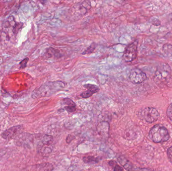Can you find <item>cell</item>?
I'll list each match as a JSON object with an SVG mask.
<instances>
[{"instance_id": "6", "label": "cell", "mask_w": 172, "mask_h": 171, "mask_svg": "<svg viewBox=\"0 0 172 171\" xmlns=\"http://www.w3.org/2000/svg\"><path fill=\"white\" fill-rule=\"evenodd\" d=\"M171 68L168 64L162 63L157 66L156 70V77L161 81L168 79L171 75Z\"/></svg>"}, {"instance_id": "22", "label": "cell", "mask_w": 172, "mask_h": 171, "mask_svg": "<svg viewBox=\"0 0 172 171\" xmlns=\"http://www.w3.org/2000/svg\"><path fill=\"white\" fill-rule=\"evenodd\" d=\"M168 156L170 161L172 162V147L168 149Z\"/></svg>"}, {"instance_id": "8", "label": "cell", "mask_w": 172, "mask_h": 171, "mask_svg": "<svg viewBox=\"0 0 172 171\" xmlns=\"http://www.w3.org/2000/svg\"><path fill=\"white\" fill-rule=\"evenodd\" d=\"M23 129L21 125H16L11 127L9 129L6 130L2 134V136L5 140H10L14 139L20 135Z\"/></svg>"}, {"instance_id": "23", "label": "cell", "mask_w": 172, "mask_h": 171, "mask_svg": "<svg viewBox=\"0 0 172 171\" xmlns=\"http://www.w3.org/2000/svg\"><path fill=\"white\" fill-rule=\"evenodd\" d=\"M66 111L70 112H73L75 110V107H67L65 108Z\"/></svg>"}, {"instance_id": "13", "label": "cell", "mask_w": 172, "mask_h": 171, "mask_svg": "<svg viewBox=\"0 0 172 171\" xmlns=\"http://www.w3.org/2000/svg\"><path fill=\"white\" fill-rule=\"evenodd\" d=\"M83 161L86 164H95L99 162V160L94 156H87L83 158Z\"/></svg>"}, {"instance_id": "20", "label": "cell", "mask_w": 172, "mask_h": 171, "mask_svg": "<svg viewBox=\"0 0 172 171\" xmlns=\"http://www.w3.org/2000/svg\"><path fill=\"white\" fill-rule=\"evenodd\" d=\"M151 23L154 25H157V26H159L161 24V22L156 18H151Z\"/></svg>"}, {"instance_id": "19", "label": "cell", "mask_w": 172, "mask_h": 171, "mask_svg": "<svg viewBox=\"0 0 172 171\" xmlns=\"http://www.w3.org/2000/svg\"><path fill=\"white\" fill-rule=\"evenodd\" d=\"M29 59L28 58H25L24 59H23L22 61L20 63V68L21 69L24 68L27 66V64L28 62Z\"/></svg>"}, {"instance_id": "7", "label": "cell", "mask_w": 172, "mask_h": 171, "mask_svg": "<svg viewBox=\"0 0 172 171\" xmlns=\"http://www.w3.org/2000/svg\"><path fill=\"white\" fill-rule=\"evenodd\" d=\"M130 80L133 83H141L147 79L146 74L138 68H134L131 70L129 74Z\"/></svg>"}, {"instance_id": "11", "label": "cell", "mask_w": 172, "mask_h": 171, "mask_svg": "<svg viewBox=\"0 0 172 171\" xmlns=\"http://www.w3.org/2000/svg\"><path fill=\"white\" fill-rule=\"evenodd\" d=\"M118 161L120 164L123 165V167L127 170H131L132 164L129 161L127 160L125 157L123 156H120L118 158Z\"/></svg>"}, {"instance_id": "12", "label": "cell", "mask_w": 172, "mask_h": 171, "mask_svg": "<svg viewBox=\"0 0 172 171\" xmlns=\"http://www.w3.org/2000/svg\"><path fill=\"white\" fill-rule=\"evenodd\" d=\"M85 88H87V90L90 91L93 94L97 93V92H98L99 90V88L98 86L97 85H94V84H86L85 85H84Z\"/></svg>"}, {"instance_id": "26", "label": "cell", "mask_w": 172, "mask_h": 171, "mask_svg": "<svg viewBox=\"0 0 172 171\" xmlns=\"http://www.w3.org/2000/svg\"><path fill=\"white\" fill-rule=\"evenodd\" d=\"M109 164L110 166L114 167L116 164V162L114 161H111L109 162Z\"/></svg>"}, {"instance_id": "21", "label": "cell", "mask_w": 172, "mask_h": 171, "mask_svg": "<svg viewBox=\"0 0 172 171\" xmlns=\"http://www.w3.org/2000/svg\"><path fill=\"white\" fill-rule=\"evenodd\" d=\"M167 115L169 119L172 120V104H171L168 108L167 111Z\"/></svg>"}, {"instance_id": "17", "label": "cell", "mask_w": 172, "mask_h": 171, "mask_svg": "<svg viewBox=\"0 0 172 171\" xmlns=\"http://www.w3.org/2000/svg\"><path fill=\"white\" fill-rule=\"evenodd\" d=\"M93 94V93H92V92L87 90L86 92H82L80 96H81V97H83V98H84V99H88V98H89V97L92 96Z\"/></svg>"}, {"instance_id": "18", "label": "cell", "mask_w": 172, "mask_h": 171, "mask_svg": "<svg viewBox=\"0 0 172 171\" xmlns=\"http://www.w3.org/2000/svg\"><path fill=\"white\" fill-rule=\"evenodd\" d=\"M95 48V45L93 44L90 47H88L87 50H85V51L83 53V54L84 55V54H88L91 53L94 51Z\"/></svg>"}, {"instance_id": "16", "label": "cell", "mask_w": 172, "mask_h": 171, "mask_svg": "<svg viewBox=\"0 0 172 171\" xmlns=\"http://www.w3.org/2000/svg\"><path fill=\"white\" fill-rule=\"evenodd\" d=\"M63 104L67 105V107H75V103L69 98H65L63 100Z\"/></svg>"}, {"instance_id": "10", "label": "cell", "mask_w": 172, "mask_h": 171, "mask_svg": "<svg viewBox=\"0 0 172 171\" xmlns=\"http://www.w3.org/2000/svg\"><path fill=\"white\" fill-rule=\"evenodd\" d=\"M45 56L47 58H52V57L58 58L61 55L58 50L55 49V48H49L46 52Z\"/></svg>"}, {"instance_id": "9", "label": "cell", "mask_w": 172, "mask_h": 171, "mask_svg": "<svg viewBox=\"0 0 172 171\" xmlns=\"http://www.w3.org/2000/svg\"><path fill=\"white\" fill-rule=\"evenodd\" d=\"M109 128L110 125L109 123L107 121H102L97 126V132L100 136L103 139H107L109 135Z\"/></svg>"}, {"instance_id": "15", "label": "cell", "mask_w": 172, "mask_h": 171, "mask_svg": "<svg viewBox=\"0 0 172 171\" xmlns=\"http://www.w3.org/2000/svg\"><path fill=\"white\" fill-rule=\"evenodd\" d=\"M16 23V22L14 20L13 17L10 16L8 20L5 23L4 26L6 28H9V27H11V26H13V27Z\"/></svg>"}, {"instance_id": "14", "label": "cell", "mask_w": 172, "mask_h": 171, "mask_svg": "<svg viewBox=\"0 0 172 171\" xmlns=\"http://www.w3.org/2000/svg\"><path fill=\"white\" fill-rule=\"evenodd\" d=\"M23 27V23H21V22H18V23L16 22L15 25L13 27L12 31L14 34L15 35H16L19 33L20 30H21Z\"/></svg>"}, {"instance_id": "2", "label": "cell", "mask_w": 172, "mask_h": 171, "mask_svg": "<svg viewBox=\"0 0 172 171\" xmlns=\"http://www.w3.org/2000/svg\"><path fill=\"white\" fill-rule=\"evenodd\" d=\"M149 137L153 142L163 143L169 139V133L167 128L161 124H157L151 128L149 132Z\"/></svg>"}, {"instance_id": "4", "label": "cell", "mask_w": 172, "mask_h": 171, "mask_svg": "<svg viewBox=\"0 0 172 171\" xmlns=\"http://www.w3.org/2000/svg\"><path fill=\"white\" fill-rule=\"evenodd\" d=\"M139 116L146 122L152 123L158 119L159 113L154 108L148 107L140 111Z\"/></svg>"}, {"instance_id": "3", "label": "cell", "mask_w": 172, "mask_h": 171, "mask_svg": "<svg viewBox=\"0 0 172 171\" xmlns=\"http://www.w3.org/2000/svg\"><path fill=\"white\" fill-rule=\"evenodd\" d=\"M54 147V137L50 135H46L38 144V150L41 154L47 155L52 152Z\"/></svg>"}, {"instance_id": "24", "label": "cell", "mask_w": 172, "mask_h": 171, "mask_svg": "<svg viewBox=\"0 0 172 171\" xmlns=\"http://www.w3.org/2000/svg\"><path fill=\"white\" fill-rule=\"evenodd\" d=\"M75 138V136H73L72 135H69L67 137V140H66V141L67 142V143L69 144V143H71L72 140H74V139Z\"/></svg>"}, {"instance_id": "1", "label": "cell", "mask_w": 172, "mask_h": 171, "mask_svg": "<svg viewBox=\"0 0 172 171\" xmlns=\"http://www.w3.org/2000/svg\"><path fill=\"white\" fill-rule=\"evenodd\" d=\"M66 86L64 82L61 81L46 82L33 92V99H39L41 97H47L59 92Z\"/></svg>"}, {"instance_id": "25", "label": "cell", "mask_w": 172, "mask_h": 171, "mask_svg": "<svg viewBox=\"0 0 172 171\" xmlns=\"http://www.w3.org/2000/svg\"><path fill=\"white\" fill-rule=\"evenodd\" d=\"M123 168H121L120 166H119L118 165L116 164L114 167V171H123Z\"/></svg>"}, {"instance_id": "5", "label": "cell", "mask_w": 172, "mask_h": 171, "mask_svg": "<svg viewBox=\"0 0 172 171\" xmlns=\"http://www.w3.org/2000/svg\"><path fill=\"white\" fill-rule=\"evenodd\" d=\"M137 43L134 42L128 45L125 48L123 55V59L125 62H131L137 56Z\"/></svg>"}]
</instances>
